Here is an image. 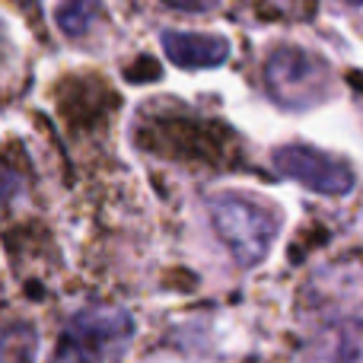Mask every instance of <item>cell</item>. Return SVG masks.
<instances>
[{"instance_id":"obj_3","label":"cell","mask_w":363,"mask_h":363,"mask_svg":"<svg viewBox=\"0 0 363 363\" xmlns=\"http://www.w3.org/2000/svg\"><path fill=\"white\" fill-rule=\"evenodd\" d=\"M134 322L118 306H89L70 315L57 345V363H102L125 351Z\"/></svg>"},{"instance_id":"obj_5","label":"cell","mask_w":363,"mask_h":363,"mask_svg":"<svg viewBox=\"0 0 363 363\" xmlns=\"http://www.w3.org/2000/svg\"><path fill=\"white\" fill-rule=\"evenodd\" d=\"M274 166L281 176L300 182L319 194H347L354 188V172L345 160L306 144H290L274 153Z\"/></svg>"},{"instance_id":"obj_2","label":"cell","mask_w":363,"mask_h":363,"mask_svg":"<svg viewBox=\"0 0 363 363\" xmlns=\"http://www.w3.org/2000/svg\"><path fill=\"white\" fill-rule=\"evenodd\" d=\"M211 220L220 242L242 268H255L277 236V217L245 194H217L211 201Z\"/></svg>"},{"instance_id":"obj_6","label":"cell","mask_w":363,"mask_h":363,"mask_svg":"<svg viewBox=\"0 0 363 363\" xmlns=\"http://www.w3.org/2000/svg\"><path fill=\"white\" fill-rule=\"evenodd\" d=\"M163 51L176 67L204 70L217 67L230 57V45L220 35H198V32H163Z\"/></svg>"},{"instance_id":"obj_1","label":"cell","mask_w":363,"mask_h":363,"mask_svg":"<svg viewBox=\"0 0 363 363\" xmlns=\"http://www.w3.org/2000/svg\"><path fill=\"white\" fill-rule=\"evenodd\" d=\"M138 140L153 153L191 163H226L233 147V131L223 121L198 118L188 112H157L138 121Z\"/></svg>"},{"instance_id":"obj_4","label":"cell","mask_w":363,"mask_h":363,"mask_svg":"<svg viewBox=\"0 0 363 363\" xmlns=\"http://www.w3.org/2000/svg\"><path fill=\"white\" fill-rule=\"evenodd\" d=\"M264 86L284 108H313L332 89V70L322 57L303 48H277L264 61Z\"/></svg>"},{"instance_id":"obj_10","label":"cell","mask_w":363,"mask_h":363,"mask_svg":"<svg viewBox=\"0 0 363 363\" xmlns=\"http://www.w3.org/2000/svg\"><path fill=\"white\" fill-rule=\"evenodd\" d=\"M163 4L176 6V10H185V13H207L220 4V0H163Z\"/></svg>"},{"instance_id":"obj_12","label":"cell","mask_w":363,"mask_h":363,"mask_svg":"<svg viewBox=\"0 0 363 363\" xmlns=\"http://www.w3.org/2000/svg\"><path fill=\"white\" fill-rule=\"evenodd\" d=\"M347 4H363V0H347Z\"/></svg>"},{"instance_id":"obj_11","label":"cell","mask_w":363,"mask_h":363,"mask_svg":"<svg viewBox=\"0 0 363 363\" xmlns=\"http://www.w3.org/2000/svg\"><path fill=\"white\" fill-rule=\"evenodd\" d=\"M16 4H23V6H32V4H35V0H16Z\"/></svg>"},{"instance_id":"obj_9","label":"cell","mask_w":363,"mask_h":363,"mask_svg":"<svg viewBox=\"0 0 363 363\" xmlns=\"http://www.w3.org/2000/svg\"><path fill=\"white\" fill-rule=\"evenodd\" d=\"M19 188H23V179H19V172L13 169V166L6 163L4 157H0V211H4V207L10 204L13 198H16Z\"/></svg>"},{"instance_id":"obj_8","label":"cell","mask_w":363,"mask_h":363,"mask_svg":"<svg viewBox=\"0 0 363 363\" xmlns=\"http://www.w3.org/2000/svg\"><path fill=\"white\" fill-rule=\"evenodd\" d=\"M96 16H99V0H61L55 13L61 32L70 38L86 35L89 26L96 23Z\"/></svg>"},{"instance_id":"obj_7","label":"cell","mask_w":363,"mask_h":363,"mask_svg":"<svg viewBox=\"0 0 363 363\" xmlns=\"http://www.w3.org/2000/svg\"><path fill=\"white\" fill-rule=\"evenodd\" d=\"M306 363H363V322L332 328L313 347Z\"/></svg>"}]
</instances>
